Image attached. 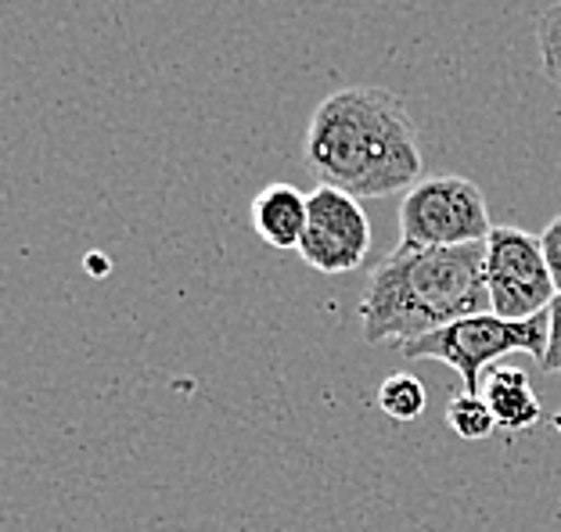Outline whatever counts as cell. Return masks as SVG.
<instances>
[{"instance_id": "3957f363", "label": "cell", "mask_w": 561, "mask_h": 532, "mask_svg": "<svg viewBox=\"0 0 561 532\" xmlns=\"http://www.w3.org/2000/svg\"><path fill=\"white\" fill-rule=\"evenodd\" d=\"M547 313L533 321H504L496 313H476L457 324H446L439 332L403 342L400 357L407 360H436L461 374L465 392H482V378L512 352H526L540 363L547 349Z\"/></svg>"}, {"instance_id": "8992f818", "label": "cell", "mask_w": 561, "mask_h": 532, "mask_svg": "<svg viewBox=\"0 0 561 532\" xmlns=\"http://www.w3.org/2000/svg\"><path fill=\"white\" fill-rule=\"evenodd\" d=\"M367 252H371V220L360 198L317 184L299 245L302 263L317 274H350L364 266Z\"/></svg>"}, {"instance_id": "6da1fadb", "label": "cell", "mask_w": 561, "mask_h": 532, "mask_svg": "<svg viewBox=\"0 0 561 532\" xmlns=\"http://www.w3.org/2000/svg\"><path fill=\"white\" fill-rule=\"evenodd\" d=\"M417 123L386 86H346L324 97L302 137V170L353 198L407 195L421 176Z\"/></svg>"}, {"instance_id": "30bf717a", "label": "cell", "mask_w": 561, "mask_h": 532, "mask_svg": "<svg viewBox=\"0 0 561 532\" xmlns=\"http://www.w3.org/2000/svg\"><path fill=\"white\" fill-rule=\"evenodd\" d=\"M425 403H428V392L421 385V378L414 374H389L386 382L378 385V407L392 421H417L425 414Z\"/></svg>"}, {"instance_id": "7a4b0ae2", "label": "cell", "mask_w": 561, "mask_h": 532, "mask_svg": "<svg viewBox=\"0 0 561 532\" xmlns=\"http://www.w3.org/2000/svg\"><path fill=\"white\" fill-rule=\"evenodd\" d=\"M476 313H490L486 242L457 248L400 242L367 274L356 307L364 342L397 349Z\"/></svg>"}, {"instance_id": "ba28073f", "label": "cell", "mask_w": 561, "mask_h": 532, "mask_svg": "<svg viewBox=\"0 0 561 532\" xmlns=\"http://www.w3.org/2000/svg\"><path fill=\"white\" fill-rule=\"evenodd\" d=\"M482 400L490 403L501 432H526V428L540 425V400L529 385V374L522 367L496 363L493 371L482 378Z\"/></svg>"}, {"instance_id": "9c48e42d", "label": "cell", "mask_w": 561, "mask_h": 532, "mask_svg": "<svg viewBox=\"0 0 561 532\" xmlns=\"http://www.w3.org/2000/svg\"><path fill=\"white\" fill-rule=\"evenodd\" d=\"M446 425L465 442L490 439L496 432V417L490 410V403L482 400V392H457V396L446 403Z\"/></svg>"}, {"instance_id": "277c9868", "label": "cell", "mask_w": 561, "mask_h": 532, "mask_svg": "<svg viewBox=\"0 0 561 532\" xmlns=\"http://www.w3.org/2000/svg\"><path fill=\"white\" fill-rule=\"evenodd\" d=\"M493 234L486 195L476 181L439 173L417 181L400 206V242L421 248H457Z\"/></svg>"}, {"instance_id": "8fae6325", "label": "cell", "mask_w": 561, "mask_h": 532, "mask_svg": "<svg viewBox=\"0 0 561 532\" xmlns=\"http://www.w3.org/2000/svg\"><path fill=\"white\" fill-rule=\"evenodd\" d=\"M547 324H551V332H547V349L540 357V367L547 374H561V291L554 296L551 310H547Z\"/></svg>"}, {"instance_id": "4fadbf2b", "label": "cell", "mask_w": 561, "mask_h": 532, "mask_svg": "<svg viewBox=\"0 0 561 532\" xmlns=\"http://www.w3.org/2000/svg\"><path fill=\"white\" fill-rule=\"evenodd\" d=\"M558 86H561V83H558Z\"/></svg>"}, {"instance_id": "52a82bcc", "label": "cell", "mask_w": 561, "mask_h": 532, "mask_svg": "<svg viewBox=\"0 0 561 532\" xmlns=\"http://www.w3.org/2000/svg\"><path fill=\"white\" fill-rule=\"evenodd\" d=\"M310 220V195L291 184H271L252 198V231L271 248H299Z\"/></svg>"}, {"instance_id": "7c38bea8", "label": "cell", "mask_w": 561, "mask_h": 532, "mask_svg": "<svg viewBox=\"0 0 561 532\" xmlns=\"http://www.w3.org/2000/svg\"><path fill=\"white\" fill-rule=\"evenodd\" d=\"M543 242V256H547V266H551V277H554V288L561 291V212L547 223V231L540 234Z\"/></svg>"}, {"instance_id": "5b68a950", "label": "cell", "mask_w": 561, "mask_h": 532, "mask_svg": "<svg viewBox=\"0 0 561 532\" xmlns=\"http://www.w3.org/2000/svg\"><path fill=\"white\" fill-rule=\"evenodd\" d=\"M486 288L490 313L504 321H533L551 310L558 288L540 234L522 227H493L486 238Z\"/></svg>"}]
</instances>
